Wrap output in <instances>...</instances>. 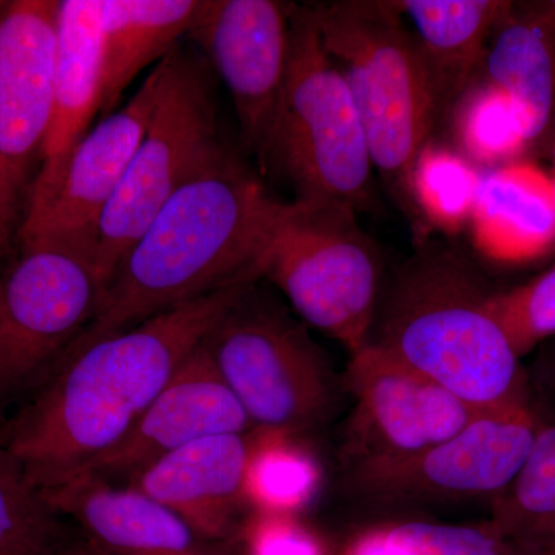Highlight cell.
Instances as JSON below:
<instances>
[{"mask_svg": "<svg viewBox=\"0 0 555 555\" xmlns=\"http://www.w3.org/2000/svg\"><path fill=\"white\" fill-rule=\"evenodd\" d=\"M540 423L532 406L485 412L436 447L346 466V495L379 507L494 499L520 473Z\"/></svg>", "mask_w": 555, "mask_h": 555, "instance_id": "10", "label": "cell"}, {"mask_svg": "<svg viewBox=\"0 0 555 555\" xmlns=\"http://www.w3.org/2000/svg\"><path fill=\"white\" fill-rule=\"evenodd\" d=\"M478 250L503 262L539 257L555 246V206L550 178L528 164L481 173L469 221Z\"/></svg>", "mask_w": 555, "mask_h": 555, "instance_id": "21", "label": "cell"}, {"mask_svg": "<svg viewBox=\"0 0 555 555\" xmlns=\"http://www.w3.org/2000/svg\"><path fill=\"white\" fill-rule=\"evenodd\" d=\"M401 20L411 25L429 72L438 119L454 107L476 79L486 43L513 10L499 0H401Z\"/></svg>", "mask_w": 555, "mask_h": 555, "instance_id": "19", "label": "cell"}, {"mask_svg": "<svg viewBox=\"0 0 555 555\" xmlns=\"http://www.w3.org/2000/svg\"><path fill=\"white\" fill-rule=\"evenodd\" d=\"M3 255H5V251H3L2 248H0V261H2ZM0 272H2V270H0Z\"/></svg>", "mask_w": 555, "mask_h": 555, "instance_id": "33", "label": "cell"}, {"mask_svg": "<svg viewBox=\"0 0 555 555\" xmlns=\"http://www.w3.org/2000/svg\"><path fill=\"white\" fill-rule=\"evenodd\" d=\"M102 47L100 0H60L53 112L22 225L38 218L49 207L73 150L90 130L94 116H101Z\"/></svg>", "mask_w": 555, "mask_h": 555, "instance_id": "16", "label": "cell"}, {"mask_svg": "<svg viewBox=\"0 0 555 555\" xmlns=\"http://www.w3.org/2000/svg\"><path fill=\"white\" fill-rule=\"evenodd\" d=\"M489 295L452 251H422L378 302L367 343L478 411L531 406L520 357L489 313Z\"/></svg>", "mask_w": 555, "mask_h": 555, "instance_id": "3", "label": "cell"}, {"mask_svg": "<svg viewBox=\"0 0 555 555\" xmlns=\"http://www.w3.org/2000/svg\"><path fill=\"white\" fill-rule=\"evenodd\" d=\"M489 525L521 555L555 553V422L542 418L520 473L492 499Z\"/></svg>", "mask_w": 555, "mask_h": 555, "instance_id": "23", "label": "cell"}, {"mask_svg": "<svg viewBox=\"0 0 555 555\" xmlns=\"http://www.w3.org/2000/svg\"><path fill=\"white\" fill-rule=\"evenodd\" d=\"M247 555H327L324 543L294 516L259 514L247 532Z\"/></svg>", "mask_w": 555, "mask_h": 555, "instance_id": "30", "label": "cell"}, {"mask_svg": "<svg viewBox=\"0 0 555 555\" xmlns=\"http://www.w3.org/2000/svg\"><path fill=\"white\" fill-rule=\"evenodd\" d=\"M547 178H550L551 188H553L554 206H555V142L553 145V166H551V171H550V173H547Z\"/></svg>", "mask_w": 555, "mask_h": 555, "instance_id": "32", "label": "cell"}, {"mask_svg": "<svg viewBox=\"0 0 555 555\" xmlns=\"http://www.w3.org/2000/svg\"><path fill=\"white\" fill-rule=\"evenodd\" d=\"M345 387L352 398L346 466L436 447L486 412L371 343L350 356Z\"/></svg>", "mask_w": 555, "mask_h": 555, "instance_id": "12", "label": "cell"}, {"mask_svg": "<svg viewBox=\"0 0 555 555\" xmlns=\"http://www.w3.org/2000/svg\"><path fill=\"white\" fill-rule=\"evenodd\" d=\"M57 514L75 517L116 555H228L219 540L199 534L155 499L127 486L78 477L39 489Z\"/></svg>", "mask_w": 555, "mask_h": 555, "instance_id": "18", "label": "cell"}, {"mask_svg": "<svg viewBox=\"0 0 555 555\" xmlns=\"http://www.w3.org/2000/svg\"><path fill=\"white\" fill-rule=\"evenodd\" d=\"M312 10L321 43L356 102L375 170L408 190L416 156L438 120L418 43L396 2H332Z\"/></svg>", "mask_w": 555, "mask_h": 555, "instance_id": "4", "label": "cell"}, {"mask_svg": "<svg viewBox=\"0 0 555 555\" xmlns=\"http://www.w3.org/2000/svg\"><path fill=\"white\" fill-rule=\"evenodd\" d=\"M56 514L0 444V555H67Z\"/></svg>", "mask_w": 555, "mask_h": 555, "instance_id": "27", "label": "cell"}, {"mask_svg": "<svg viewBox=\"0 0 555 555\" xmlns=\"http://www.w3.org/2000/svg\"><path fill=\"white\" fill-rule=\"evenodd\" d=\"M259 273L280 288L306 323L350 356L367 345L379 302L382 259L337 201L281 203Z\"/></svg>", "mask_w": 555, "mask_h": 555, "instance_id": "6", "label": "cell"}, {"mask_svg": "<svg viewBox=\"0 0 555 555\" xmlns=\"http://www.w3.org/2000/svg\"><path fill=\"white\" fill-rule=\"evenodd\" d=\"M250 436L201 438L160 456L129 478V486L163 503L199 534L222 540L246 496Z\"/></svg>", "mask_w": 555, "mask_h": 555, "instance_id": "17", "label": "cell"}, {"mask_svg": "<svg viewBox=\"0 0 555 555\" xmlns=\"http://www.w3.org/2000/svg\"><path fill=\"white\" fill-rule=\"evenodd\" d=\"M551 9L555 11V2H550Z\"/></svg>", "mask_w": 555, "mask_h": 555, "instance_id": "34", "label": "cell"}, {"mask_svg": "<svg viewBox=\"0 0 555 555\" xmlns=\"http://www.w3.org/2000/svg\"><path fill=\"white\" fill-rule=\"evenodd\" d=\"M102 24L101 118L118 107L131 80L181 46L203 0H100Z\"/></svg>", "mask_w": 555, "mask_h": 555, "instance_id": "22", "label": "cell"}, {"mask_svg": "<svg viewBox=\"0 0 555 555\" xmlns=\"http://www.w3.org/2000/svg\"><path fill=\"white\" fill-rule=\"evenodd\" d=\"M545 555H555V553H553V554H545Z\"/></svg>", "mask_w": 555, "mask_h": 555, "instance_id": "35", "label": "cell"}, {"mask_svg": "<svg viewBox=\"0 0 555 555\" xmlns=\"http://www.w3.org/2000/svg\"><path fill=\"white\" fill-rule=\"evenodd\" d=\"M280 206L240 156L222 150L127 250L100 310L67 350L222 288L261 280L259 262Z\"/></svg>", "mask_w": 555, "mask_h": 555, "instance_id": "2", "label": "cell"}, {"mask_svg": "<svg viewBox=\"0 0 555 555\" xmlns=\"http://www.w3.org/2000/svg\"><path fill=\"white\" fill-rule=\"evenodd\" d=\"M149 129L98 224L94 251L107 280L167 201L224 150L206 62L178 46L164 57Z\"/></svg>", "mask_w": 555, "mask_h": 555, "instance_id": "8", "label": "cell"}, {"mask_svg": "<svg viewBox=\"0 0 555 555\" xmlns=\"http://www.w3.org/2000/svg\"><path fill=\"white\" fill-rule=\"evenodd\" d=\"M164 73L163 60L124 107L87 131L73 150L49 207L22 225L16 241L57 238L94 250L98 224L149 129Z\"/></svg>", "mask_w": 555, "mask_h": 555, "instance_id": "14", "label": "cell"}, {"mask_svg": "<svg viewBox=\"0 0 555 555\" xmlns=\"http://www.w3.org/2000/svg\"><path fill=\"white\" fill-rule=\"evenodd\" d=\"M294 3L203 0L189 38L228 87L241 144L266 164L291 57Z\"/></svg>", "mask_w": 555, "mask_h": 555, "instance_id": "13", "label": "cell"}, {"mask_svg": "<svg viewBox=\"0 0 555 555\" xmlns=\"http://www.w3.org/2000/svg\"><path fill=\"white\" fill-rule=\"evenodd\" d=\"M486 50V80L505 96L526 145L539 141L555 115V11L550 2L513 10Z\"/></svg>", "mask_w": 555, "mask_h": 555, "instance_id": "20", "label": "cell"}, {"mask_svg": "<svg viewBox=\"0 0 555 555\" xmlns=\"http://www.w3.org/2000/svg\"><path fill=\"white\" fill-rule=\"evenodd\" d=\"M488 310L520 358L554 338L555 266L521 286L489 295Z\"/></svg>", "mask_w": 555, "mask_h": 555, "instance_id": "28", "label": "cell"}, {"mask_svg": "<svg viewBox=\"0 0 555 555\" xmlns=\"http://www.w3.org/2000/svg\"><path fill=\"white\" fill-rule=\"evenodd\" d=\"M248 288L204 338L208 357L257 430L297 436L326 423L338 382L308 331Z\"/></svg>", "mask_w": 555, "mask_h": 555, "instance_id": "7", "label": "cell"}, {"mask_svg": "<svg viewBox=\"0 0 555 555\" xmlns=\"http://www.w3.org/2000/svg\"><path fill=\"white\" fill-rule=\"evenodd\" d=\"M275 163L298 199L337 201L360 210L372 193L366 133L341 72L318 35L312 5H295L286 82L266 164Z\"/></svg>", "mask_w": 555, "mask_h": 555, "instance_id": "5", "label": "cell"}, {"mask_svg": "<svg viewBox=\"0 0 555 555\" xmlns=\"http://www.w3.org/2000/svg\"><path fill=\"white\" fill-rule=\"evenodd\" d=\"M258 281L166 310L69 349L2 444L36 489L60 485L116 447L208 332Z\"/></svg>", "mask_w": 555, "mask_h": 555, "instance_id": "1", "label": "cell"}, {"mask_svg": "<svg viewBox=\"0 0 555 555\" xmlns=\"http://www.w3.org/2000/svg\"><path fill=\"white\" fill-rule=\"evenodd\" d=\"M60 0H0V248L24 221L53 112Z\"/></svg>", "mask_w": 555, "mask_h": 555, "instance_id": "11", "label": "cell"}, {"mask_svg": "<svg viewBox=\"0 0 555 555\" xmlns=\"http://www.w3.org/2000/svg\"><path fill=\"white\" fill-rule=\"evenodd\" d=\"M409 555H521L494 526L411 520L387 525Z\"/></svg>", "mask_w": 555, "mask_h": 555, "instance_id": "29", "label": "cell"}, {"mask_svg": "<svg viewBox=\"0 0 555 555\" xmlns=\"http://www.w3.org/2000/svg\"><path fill=\"white\" fill-rule=\"evenodd\" d=\"M292 437L269 430L250 437L246 496L259 514L294 516L320 489V465Z\"/></svg>", "mask_w": 555, "mask_h": 555, "instance_id": "24", "label": "cell"}, {"mask_svg": "<svg viewBox=\"0 0 555 555\" xmlns=\"http://www.w3.org/2000/svg\"><path fill=\"white\" fill-rule=\"evenodd\" d=\"M341 555H409L387 525L361 531L347 543Z\"/></svg>", "mask_w": 555, "mask_h": 555, "instance_id": "31", "label": "cell"}, {"mask_svg": "<svg viewBox=\"0 0 555 555\" xmlns=\"http://www.w3.org/2000/svg\"><path fill=\"white\" fill-rule=\"evenodd\" d=\"M480 177L465 156L430 139L416 156L408 195L434 225L455 232L469 224Z\"/></svg>", "mask_w": 555, "mask_h": 555, "instance_id": "25", "label": "cell"}, {"mask_svg": "<svg viewBox=\"0 0 555 555\" xmlns=\"http://www.w3.org/2000/svg\"><path fill=\"white\" fill-rule=\"evenodd\" d=\"M452 109L460 155L469 163L495 169L511 164L526 147L513 109L488 80L474 79Z\"/></svg>", "mask_w": 555, "mask_h": 555, "instance_id": "26", "label": "cell"}, {"mask_svg": "<svg viewBox=\"0 0 555 555\" xmlns=\"http://www.w3.org/2000/svg\"><path fill=\"white\" fill-rule=\"evenodd\" d=\"M17 244L0 272V401L56 363L93 321L107 288L90 247L57 238Z\"/></svg>", "mask_w": 555, "mask_h": 555, "instance_id": "9", "label": "cell"}, {"mask_svg": "<svg viewBox=\"0 0 555 555\" xmlns=\"http://www.w3.org/2000/svg\"><path fill=\"white\" fill-rule=\"evenodd\" d=\"M250 427L246 412L230 392L201 343L139 416L130 433L68 480L78 477L107 481L115 477L130 478L160 456L201 438L247 434Z\"/></svg>", "mask_w": 555, "mask_h": 555, "instance_id": "15", "label": "cell"}]
</instances>
